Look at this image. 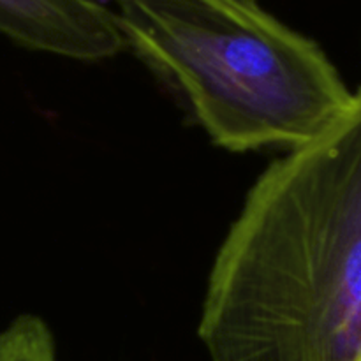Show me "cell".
Masks as SVG:
<instances>
[{"label":"cell","instance_id":"3","mask_svg":"<svg viewBox=\"0 0 361 361\" xmlns=\"http://www.w3.org/2000/svg\"><path fill=\"white\" fill-rule=\"evenodd\" d=\"M0 34L78 62H101L127 48L116 13L95 0H0Z\"/></svg>","mask_w":361,"mask_h":361},{"label":"cell","instance_id":"1","mask_svg":"<svg viewBox=\"0 0 361 361\" xmlns=\"http://www.w3.org/2000/svg\"><path fill=\"white\" fill-rule=\"evenodd\" d=\"M197 335L210 361H361V85L249 190L212 263Z\"/></svg>","mask_w":361,"mask_h":361},{"label":"cell","instance_id":"2","mask_svg":"<svg viewBox=\"0 0 361 361\" xmlns=\"http://www.w3.org/2000/svg\"><path fill=\"white\" fill-rule=\"evenodd\" d=\"M116 4L127 48L169 78L228 152L303 147L355 97L326 51L257 0Z\"/></svg>","mask_w":361,"mask_h":361},{"label":"cell","instance_id":"4","mask_svg":"<svg viewBox=\"0 0 361 361\" xmlns=\"http://www.w3.org/2000/svg\"><path fill=\"white\" fill-rule=\"evenodd\" d=\"M0 361H56L55 338L34 314L16 317L0 331Z\"/></svg>","mask_w":361,"mask_h":361}]
</instances>
